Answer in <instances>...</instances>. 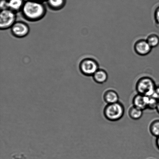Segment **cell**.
<instances>
[{
  "label": "cell",
  "instance_id": "17",
  "mask_svg": "<svg viewBox=\"0 0 159 159\" xmlns=\"http://www.w3.org/2000/svg\"><path fill=\"white\" fill-rule=\"evenodd\" d=\"M154 18L156 24L159 27V6L156 9L154 13Z\"/></svg>",
  "mask_w": 159,
  "mask_h": 159
},
{
  "label": "cell",
  "instance_id": "20",
  "mask_svg": "<svg viewBox=\"0 0 159 159\" xmlns=\"http://www.w3.org/2000/svg\"><path fill=\"white\" fill-rule=\"evenodd\" d=\"M155 143L156 145L157 148L159 150V137L156 138Z\"/></svg>",
  "mask_w": 159,
  "mask_h": 159
},
{
  "label": "cell",
  "instance_id": "19",
  "mask_svg": "<svg viewBox=\"0 0 159 159\" xmlns=\"http://www.w3.org/2000/svg\"><path fill=\"white\" fill-rule=\"evenodd\" d=\"M1 7L2 10L8 9L7 1H4V0L2 1L1 2Z\"/></svg>",
  "mask_w": 159,
  "mask_h": 159
},
{
  "label": "cell",
  "instance_id": "5",
  "mask_svg": "<svg viewBox=\"0 0 159 159\" xmlns=\"http://www.w3.org/2000/svg\"><path fill=\"white\" fill-rule=\"evenodd\" d=\"M16 15L13 11L7 9L2 10L0 15V27L1 29H7L15 24Z\"/></svg>",
  "mask_w": 159,
  "mask_h": 159
},
{
  "label": "cell",
  "instance_id": "16",
  "mask_svg": "<svg viewBox=\"0 0 159 159\" xmlns=\"http://www.w3.org/2000/svg\"><path fill=\"white\" fill-rule=\"evenodd\" d=\"M49 3L53 7L58 8L63 6L64 0H49Z\"/></svg>",
  "mask_w": 159,
  "mask_h": 159
},
{
  "label": "cell",
  "instance_id": "9",
  "mask_svg": "<svg viewBox=\"0 0 159 159\" xmlns=\"http://www.w3.org/2000/svg\"><path fill=\"white\" fill-rule=\"evenodd\" d=\"M103 98L107 104H113L119 102V96L115 90L108 89L104 92Z\"/></svg>",
  "mask_w": 159,
  "mask_h": 159
},
{
  "label": "cell",
  "instance_id": "8",
  "mask_svg": "<svg viewBox=\"0 0 159 159\" xmlns=\"http://www.w3.org/2000/svg\"><path fill=\"white\" fill-rule=\"evenodd\" d=\"M12 33L16 36L23 37L29 33V29L24 23H17L12 26Z\"/></svg>",
  "mask_w": 159,
  "mask_h": 159
},
{
  "label": "cell",
  "instance_id": "1",
  "mask_svg": "<svg viewBox=\"0 0 159 159\" xmlns=\"http://www.w3.org/2000/svg\"><path fill=\"white\" fill-rule=\"evenodd\" d=\"M43 6L37 1H29L23 5V13L29 19L35 20L43 17L45 13Z\"/></svg>",
  "mask_w": 159,
  "mask_h": 159
},
{
  "label": "cell",
  "instance_id": "22",
  "mask_svg": "<svg viewBox=\"0 0 159 159\" xmlns=\"http://www.w3.org/2000/svg\"><path fill=\"white\" fill-rule=\"evenodd\" d=\"M35 1H43V0H35Z\"/></svg>",
  "mask_w": 159,
  "mask_h": 159
},
{
  "label": "cell",
  "instance_id": "11",
  "mask_svg": "<svg viewBox=\"0 0 159 159\" xmlns=\"http://www.w3.org/2000/svg\"><path fill=\"white\" fill-rule=\"evenodd\" d=\"M143 114V111L137 108L133 105L129 108L128 115L131 119L138 120L141 119Z\"/></svg>",
  "mask_w": 159,
  "mask_h": 159
},
{
  "label": "cell",
  "instance_id": "18",
  "mask_svg": "<svg viewBox=\"0 0 159 159\" xmlns=\"http://www.w3.org/2000/svg\"><path fill=\"white\" fill-rule=\"evenodd\" d=\"M152 96L155 99L159 101V85L157 86Z\"/></svg>",
  "mask_w": 159,
  "mask_h": 159
},
{
  "label": "cell",
  "instance_id": "7",
  "mask_svg": "<svg viewBox=\"0 0 159 159\" xmlns=\"http://www.w3.org/2000/svg\"><path fill=\"white\" fill-rule=\"evenodd\" d=\"M149 97L137 93L132 100L133 105L140 110L144 111L148 109Z\"/></svg>",
  "mask_w": 159,
  "mask_h": 159
},
{
  "label": "cell",
  "instance_id": "15",
  "mask_svg": "<svg viewBox=\"0 0 159 159\" xmlns=\"http://www.w3.org/2000/svg\"><path fill=\"white\" fill-rule=\"evenodd\" d=\"M158 101L152 96L149 97L148 109L150 110H156Z\"/></svg>",
  "mask_w": 159,
  "mask_h": 159
},
{
  "label": "cell",
  "instance_id": "14",
  "mask_svg": "<svg viewBox=\"0 0 159 159\" xmlns=\"http://www.w3.org/2000/svg\"><path fill=\"white\" fill-rule=\"evenodd\" d=\"M146 40L152 48L157 47L159 45V37L156 34H151Z\"/></svg>",
  "mask_w": 159,
  "mask_h": 159
},
{
  "label": "cell",
  "instance_id": "6",
  "mask_svg": "<svg viewBox=\"0 0 159 159\" xmlns=\"http://www.w3.org/2000/svg\"><path fill=\"white\" fill-rule=\"evenodd\" d=\"M152 49L146 40L144 39L138 40L134 46L135 52L139 55L141 56L148 55L152 51Z\"/></svg>",
  "mask_w": 159,
  "mask_h": 159
},
{
  "label": "cell",
  "instance_id": "21",
  "mask_svg": "<svg viewBox=\"0 0 159 159\" xmlns=\"http://www.w3.org/2000/svg\"><path fill=\"white\" fill-rule=\"evenodd\" d=\"M156 110H157V112H158L159 114V101H158V105H157Z\"/></svg>",
  "mask_w": 159,
  "mask_h": 159
},
{
  "label": "cell",
  "instance_id": "13",
  "mask_svg": "<svg viewBox=\"0 0 159 159\" xmlns=\"http://www.w3.org/2000/svg\"><path fill=\"white\" fill-rule=\"evenodd\" d=\"M149 130L151 134L156 138L159 137V119L154 120L151 123Z\"/></svg>",
  "mask_w": 159,
  "mask_h": 159
},
{
  "label": "cell",
  "instance_id": "10",
  "mask_svg": "<svg viewBox=\"0 0 159 159\" xmlns=\"http://www.w3.org/2000/svg\"><path fill=\"white\" fill-rule=\"evenodd\" d=\"M93 80L98 84L105 83L108 79V75L104 70L99 69L93 76Z\"/></svg>",
  "mask_w": 159,
  "mask_h": 159
},
{
  "label": "cell",
  "instance_id": "2",
  "mask_svg": "<svg viewBox=\"0 0 159 159\" xmlns=\"http://www.w3.org/2000/svg\"><path fill=\"white\" fill-rule=\"evenodd\" d=\"M125 109L122 103L118 102L107 104L103 110V115L106 119L111 121H119L124 116Z\"/></svg>",
  "mask_w": 159,
  "mask_h": 159
},
{
  "label": "cell",
  "instance_id": "3",
  "mask_svg": "<svg viewBox=\"0 0 159 159\" xmlns=\"http://www.w3.org/2000/svg\"><path fill=\"white\" fill-rule=\"evenodd\" d=\"M155 81L151 78L144 77L137 81L135 89L138 93L147 96H152L157 87Z\"/></svg>",
  "mask_w": 159,
  "mask_h": 159
},
{
  "label": "cell",
  "instance_id": "12",
  "mask_svg": "<svg viewBox=\"0 0 159 159\" xmlns=\"http://www.w3.org/2000/svg\"><path fill=\"white\" fill-rule=\"evenodd\" d=\"M7 4L8 9L12 11L19 10L23 6V0H9Z\"/></svg>",
  "mask_w": 159,
  "mask_h": 159
},
{
  "label": "cell",
  "instance_id": "4",
  "mask_svg": "<svg viewBox=\"0 0 159 159\" xmlns=\"http://www.w3.org/2000/svg\"><path fill=\"white\" fill-rule=\"evenodd\" d=\"M80 69L83 74L87 76H93L99 69L98 62L94 59H85L82 61L80 65Z\"/></svg>",
  "mask_w": 159,
  "mask_h": 159
}]
</instances>
